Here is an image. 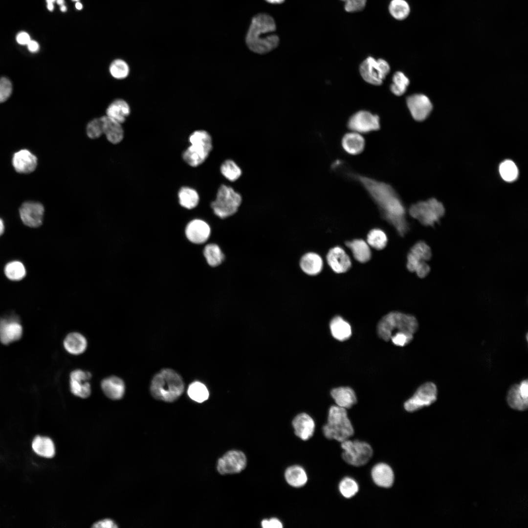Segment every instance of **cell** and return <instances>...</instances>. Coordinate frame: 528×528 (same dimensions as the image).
Listing matches in <instances>:
<instances>
[{"mask_svg":"<svg viewBox=\"0 0 528 528\" xmlns=\"http://www.w3.org/2000/svg\"><path fill=\"white\" fill-rule=\"evenodd\" d=\"M101 385L105 395L110 399H120L124 395L125 385L122 379L118 377H107L102 381Z\"/></svg>","mask_w":528,"mask_h":528,"instance_id":"24","label":"cell"},{"mask_svg":"<svg viewBox=\"0 0 528 528\" xmlns=\"http://www.w3.org/2000/svg\"><path fill=\"white\" fill-rule=\"evenodd\" d=\"M130 69L127 63L123 60L116 59L110 65V72L114 78L122 79L129 75Z\"/></svg>","mask_w":528,"mask_h":528,"instance_id":"45","label":"cell"},{"mask_svg":"<svg viewBox=\"0 0 528 528\" xmlns=\"http://www.w3.org/2000/svg\"><path fill=\"white\" fill-rule=\"evenodd\" d=\"M211 233L209 225L204 221L195 219L190 221L185 228L187 238L196 244L204 243L208 239Z\"/></svg>","mask_w":528,"mask_h":528,"instance_id":"19","label":"cell"},{"mask_svg":"<svg viewBox=\"0 0 528 528\" xmlns=\"http://www.w3.org/2000/svg\"><path fill=\"white\" fill-rule=\"evenodd\" d=\"M507 402L512 409L524 411L528 407V381L525 379L513 385L506 396Z\"/></svg>","mask_w":528,"mask_h":528,"instance_id":"14","label":"cell"},{"mask_svg":"<svg viewBox=\"0 0 528 528\" xmlns=\"http://www.w3.org/2000/svg\"><path fill=\"white\" fill-rule=\"evenodd\" d=\"M341 443L342 459L350 465L356 467L364 465L373 456V449L366 442L348 439Z\"/></svg>","mask_w":528,"mask_h":528,"instance_id":"9","label":"cell"},{"mask_svg":"<svg viewBox=\"0 0 528 528\" xmlns=\"http://www.w3.org/2000/svg\"><path fill=\"white\" fill-rule=\"evenodd\" d=\"M338 489L341 494L346 498H351L358 491L359 487L356 482L350 477L343 478L339 483Z\"/></svg>","mask_w":528,"mask_h":528,"instance_id":"44","label":"cell"},{"mask_svg":"<svg viewBox=\"0 0 528 528\" xmlns=\"http://www.w3.org/2000/svg\"><path fill=\"white\" fill-rule=\"evenodd\" d=\"M189 141L191 145L184 152L182 157L188 164L196 167L205 160L211 151V137L206 131L198 130L191 134Z\"/></svg>","mask_w":528,"mask_h":528,"instance_id":"6","label":"cell"},{"mask_svg":"<svg viewBox=\"0 0 528 528\" xmlns=\"http://www.w3.org/2000/svg\"><path fill=\"white\" fill-rule=\"evenodd\" d=\"M390 71L387 61L382 59L376 60L368 57L360 65L359 72L362 78L367 83L375 85H381Z\"/></svg>","mask_w":528,"mask_h":528,"instance_id":"10","label":"cell"},{"mask_svg":"<svg viewBox=\"0 0 528 528\" xmlns=\"http://www.w3.org/2000/svg\"><path fill=\"white\" fill-rule=\"evenodd\" d=\"M330 395L337 406L346 409L351 408L356 402L355 393L349 387L334 388L330 391Z\"/></svg>","mask_w":528,"mask_h":528,"instance_id":"26","label":"cell"},{"mask_svg":"<svg viewBox=\"0 0 528 528\" xmlns=\"http://www.w3.org/2000/svg\"><path fill=\"white\" fill-rule=\"evenodd\" d=\"M323 260L317 254L308 252L301 258L300 266L302 270L309 275L319 274L323 268Z\"/></svg>","mask_w":528,"mask_h":528,"instance_id":"29","label":"cell"},{"mask_svg":"<svg viewBox=\"0 0 528 528\" xmlns=\"http://www.w3.org/2000/svg\"><path fill=\"white\" fill-rule=\"evenodd\" d=\"M322 432L327 439L340 442L352 437L354 429L346 409L337 405L331 406L329 410L327 423L323 426Z\"/></svg>","mask_w":528,"mask_h":528,"instance_id":"5","label":"cell"},{"mask_svg":"<svg viewBox=\"0 0 528 528\" xmlns=\"http://www.w3.org/2000/svg\"><path fill=\"white\" fill-rule=\"evenodd\" d=\"M416 257L424 261L429 260L432 256L430 247L426 243L420 241L415 243L409 252Z\"/></svg>","mask_w":528,"mask_h":528,"instance_id":"46","label":"cell"},{"mask_svg":"<svg viewBox=\"0 0 528 528\" xmlns=\"http://www.w3.org/2000/svg\"><path fill=\"white\" fill-rule=\"evenodd\" d=\"M187 394L191 399L198 403L205 401L208 398L209 396L206 386L199 381L192 383L189 386Z\"/></svg>","mask_w":528,"mask_h":528,"instance_id":"37","label":"cell"},{"mask_svg":"<svg viewBox=\"0 0 528 528\" xmlns=\"http://www.w3.org/2000/svg\"><path fill=\"white\" fill-rule=\"evenodd\" d=\"M295 435L301 440L306 441L313 435L315 423L313 418L306 413L296 415L292 421Z\"/></svg>","mask_w":528,"mask_h":528,"instance_id":"18","label":"cell"},{"mask_svg":"<svg viewBox=\"0 0 528 528\" xmlns=\"http://www.w3.org/2000/svg\"><path fill=\"white\" fill-rule=\"evenodd\" d=\"M242 197L232 187L222 185L219 188L211 207L215 214L224 219L234 214L242 203Z\"/></svg>","mask_w":528,"mask_h":528,"instance_id":"7","label":"cell"},{"mask_svg":"<svg viewBox=\"0 0 528 528\" xmlns=\"http://www.w3.org/2000/svg\"><path fill=\"white\" fill-rule=\"evenodd\" d=\"M367 241L369 245L377 250H382L386 246L388 239L383 230L375 228L369 232Z\"/></svg>","mask_w":528,"mask_h":528,"instance_id":"40","label":"cell"},{"mask_svg":"<svg viewBox=\"0 0 528 528\" xmlns=\"http://www.w3.org/2000/svg\"><path fill=\"white\" fill-rule=\"evenodd\" d=\"M245 454L239 450H230L220 457L217 462L216 468L222 475L239 473L247 465Z\"/></svg>","mask_w":528,"mask_h":528,"instance_id":"12","label":"cell"},{"mask_svg":"<svg viewBox=\"0 0 528 528\" xmlns=\"http://www.w3.org/2000/svg\"><path fill=\"white\" fill-rule=\"evenodd\" d=\"M72 1L77 2V1H79V0H72Z\"/></svg>","mask_w":528,"mask_h":528,"instance_id":"63","label":"cell"},{"mask_svg":"<svg viewBox=\"0 0 528 528\" xmlns=\"http://www.w3.org/2000/svg\"><path fill=\"white\" fill-rule=\"evenodd\" d=\"M342 146L349 154L356 155L360 154L365 147V140L360 133L352 132L344 135L342 139Z\"/></svg>","mask_w":528,"mask_h":528,"instance_id":"28","label":"cell"},{"mask_svg":"<svg viewBox=\"0 0 528 528\" xmlns=\"http://www.w3.org/2000/svg\"><path fill=\"white\" fill-rule=\"evenodd\" d=\"M32 447L36 454L44 457L51 458L55 454L53 442L47 437H36L32 441Z\"/></svg>","mask_w":528,"mask_h":528,"instance_id":"34","label":"cell"},{"mask_svg":"<svg viewBox=\"0 0 528 528\" xmlns=\"http://www.w3.org/2000/svg\"><path fill=\"white\" fill-rule=\"evenodd\" d=\"M184 384L181 376L171 369H164L153 378L150 392L155 399L171 402L182 394Z\"/></svg>","mask_w":528,"mask_h":528,"instance_id":"3","label":"cell"},{"mask_svg":"<svg viewBox=\"0 0 528 528\" xmlns=\"http://www.w3.org/2000/svg\"><path fill=\"white\" fill-rule=\"evenodd\" d=\"M391 16L397 20L406 19L410 13V7L405 0H392L389 5Z\"/></svg>","mask_w":528,"mask_h":528,"instance_id":"36","label":"cell"},{"mask_svg":"<svg viewBox=\"0 0 528 528\" xmlns=\"http://www.w3.org/2000/svg\"><path fill=\"white\" fill-rule=\"evenodd\" d=\"M93 528H117V526L114 523V522L110 519H105L97 522L93 525Z\"/></svg>","mask_w":528,"mask_h":528,"instance_id":"53","label":"cell"},{"mask_svg":"<svg viewBox=\"0 0 528 528\" xmlns=\"http://www.w3.org/2000/svg\"><path fill=\"white\" fill-rule=\"evenodd\" d=\"M348 128L359 133L377 131L380 128L379 117L366 110H360L353 114L349 119Z\"/></svg>","mask_w":528,"mask_h":528,"instance_id":"13","label":"cell"},{"mask_svg":"<svg viewBox=\"0 0 528 528\" xmlns=\"http://www.w3.org/2000/svg\"><path fill=\"white\" fill-rule=\"evenodd\" d=\"M130 113L128 104L122 99H116L113 101L106 110L107 116L122 124Z\"/></svg>","mask_w":528,"mask_h":528,"instance_id":"31","label":"cell"},{"mask_svg":"<svg viewBox=\"0 0 528 528\" xmlns=\"http://www.w3.org/2000/svg\"><path fill=\"white\" fill-rule=\"evenodd\" d=\"M328 264L337 273L347 271L351 267L350 257L341 247L336 246L330 249L327 255Z\"/></svg>","mask_w":528,"mask_h":528,"instance_id":"21","label":"cell"},{"mask_svg":"<svg viewBox=\"0 0 528 528\" xmlns=\"http://www.w3.org/2000/svg\"><path fill=\"white\" fill-rule=\"evenodd\" d=\"M60 10L63 12H65L67 10V8L65 4L60 6Z\"/></svg>","mask_w":528,"mask_h":528,"instance_id":"60","label":"cell"},{"mask_svg":"<svg viewBox=\"0 0 528 528\" xmlns=\"http://www.w3.org/2000/svg\"><path fill=\"white\" fill-rule=\"evenodd\" d=\"M44 209L39 202H26L20 209V214L22 222L31 227H38L43 223Z\"/></svg>","mask_w":528,"mask_h":528,"instance_id":"16","label":"cell"},{"mask_svg":"<svg viewBox=\"0 0 528 528\" xmlns=\"http://www.w3.org/2000/svg\"><path fill=\"white\" fill-rule=\"evenodd\" d=\"M276 24L270 15L260 13L252 19L246 36V44L252 52L264 54L276 48L279 44L278 36L273 32Z\"/></svg>","mask_w":528,"mask_h":528,"instance_id":"2","label":"cell"},{"mask_svg":"<svg viewBox=\"0 0 528 528\" xmlns=\"http://www.w3.org/2000/svg\"><path fill=\"white\" fill-rule=\"evenodd\" d=\"M284 477L286 483L295 488L303 487L308 481L306 471L299 465H293L288 467L284 472Z\"/></svg>","mask_w":528,"mask_h":528,"instance_id":"27","label":"cell"},{"mask_svg":"<svg viewBox=\"0 0 528 528\" xmlns=\"http://www.w3.org/2000/svg\"><path fill=\"white\" fill-rule=\"evenodd\" d=\"M345 244L352 252L354 259L360 263H364L371 258V251L369 244L361 239L347 241Z\"/></svg>","mask_w":528,"mask_h":528,"instance_id":"32","label":"cell"},{"mask_svg":"<svg viewBox=\"0 0 528 528\" xmlns=\"http://www.w3.org/2000/svg\"><path fill=\"white\" fill-rule=\"evenodd\" d=\"M368 192L385 219L400 236L409 231L406 210L403 202L389 184L359 174H351Z\"/></svg>","mask_w":528,"mask_h":528,"instance_id":"1","label":"cell"},{"mask_svg":"<svg viewBox=\"0 0 528 528\" xmlns=\"http://www.w3.org/2000/svg\"><path fill=\"white\" fill-rule=\"evenodd\" d=\"M56 1L57 2V3L58 5H59L60 6L62 5L65 4V0H56Z\"/></svg>","mask_w":528,"mask_h":528,"instance_id":"61","label":"cell"},{"mask_svg":"<svg viewBox=\"0 0 528 528\" xmlns=\"http://www.w3.org/2000/svg\"><path fill=\"white\" fill-rule=\"evenodd\" d=\"M418 328L416 317L398 311H392L384 316L377 326V332L382 339L388 341L397 332L414 335Z\"/></svg>","mask_w":528,"mask_h":528,"instance_id":"4","label":"cell"},{"mask_svg":"<svg viewBox=\"0 0 528 528\" xmlns=\"http://www.w3.org/2000/svg\"><path fill=\"white\" fill-rule=\"evenodd\" d=\"M330 328L332 336L339 341L346 340L352 335L351 326L340 316H335L331 320Z\"/></svg>","mask_w":528,"mask_h":528,"instance_id":"33","label":"cell"},{"mask_svg":"<svg viewBox=\"0 0 528 528\" xmlns=\"http://www.w3.org/2000/svg\"><path fill=\"white\" fill-rule=\"evenodd\" d=\"M261 526L263 528H282L283 527L282 521L275 517L262 520Z\"/></svg>","mask_w":528,"mask_h":528,"instance_id":"51","label":"cell"},{"mask_svg":"<svg viewBox=\"0 0 528 528\" xmlns=\"http://www.w3.org/2000/svg\"><path fill=\"white\" fill-rule=\"evenodd\" d=\"M12 87L10 80L5 78H0V102L5 101L12 93Z\"/></svg>","mask_w":528,"mask_h":528,"instance_id":"48","label":"cell"},{"mask_svg":"<svg viewBox=\"0 0 528 528\" xmlns=\"http://www.w3.org/2000/svg\"><path fill=\"white\" fill-rule=\"evenodd\" d=\"M413 336L414 335L403 332H397L392 336L390 340L395 345L402 347L411 342Z\"/></svg>","mask_w":528,"mask_h":528,"instance_id":"50","label":"cell"},{"mask_svg":"<svg viewBox=\"0 0 528 528\" xmlns=\"http://www.w3.org/2000/svg\"><path fill=\"white\" fill-rule=\"evenodd\" d=\"M499 172L502 178L507 182L515 180L518 175V170L516 164L510 160H506L500 164Z\"/></svg>","mask_w":528,"mask_h":528,"instance_id":"43","label":"cell"},{"mask_svg":"<svg viewBox=\"0 0 528 528\" xmlns=\"http://www.w3.org/2000/svg\"><path fill=\"white\" fill-rule=\"evenodd\" d=\"M438 389L432 382L424 383L416 390L413 396L404 404V409L413 412L434 403L437 399Z\"/></svg>","mask_w":528,"mask_h":528,"instance_id":"11","label":"cell"},{"mask_svg":"<svg viewBox=\"0 0 528 528\" xmlns=\"http://www.w3.org/2000/svg\"><path fill=\"white\" fill-rule=\"evenodd\" d=\"M345 2V9L348 12L360 11L365 7L367 0H341Z\"/></svg>","mask_w":528,"mask_h":528,"instance_id":"49","label":"cell"},{"mask_svg":"<svg viewBox=\"0 0 528 528\" xmlns=\"http://www.w3.org/2000/svg\"><path fill=\"white\" fill-rule=\"evenodd\" d=\"M178 197L180 204L188 209L196 207L199 202L197 192L190 187H182L178 192Z\"/></svg>","mask_w":528,"mask_h":528,"instance_id":"35","label":"cell"},{"mask_svg":"<svg viewBox=\"0 0 528 528\" xmlns=\"http://www.w3.org/2000/svg\"><path fill=\"white\" fill-rule=\"evenodd\" d=\"M430 267L426 262H422L417 268L415 272L419 278L425 277L430 272Z\"/></svg>","mask_w":528,"mask_h":528,"instance_id":"52","label":"cell"},{"mask_svg":"<svg viewBox=\"0 0 528 528\" xmlns=\"http://www.w3.org/2000/svg\"><path fill=\"white\" fill-rule=\"evenodd\" d=\"M4 273L9 279L12 281H19L24 277L26 270L24 266L21 262L15 261L8 263L5 265Z\"/></svg>","mask_w":528,"mask_h":528,"instance_id":"41","label":"cell"},{"mask_svg":"<svg viewBox=\"0 0 528 528\" xmlns=\"http://www.w3.org/2000/svg\"><path fill=\"white\" fill-rule=\"evenodd\" d=\"M63 343L66 350L73 355L82 353L85 351L87 347L86 338L78 332H71L67 334Z\"/></svg>","mask_w":528,"mask_h":528,"instance_id":"30","label":"cell"},{"mask_svg":"<svg viewBox=\"0 0 528 528\" xmlns=\"http://www.w3.org/2000/svg\"><path fill=\"white\" fill-rule=\"evenodd\" d=\"M91 376L88 372L75 370L70 374V388L71 392L75 396L85 398L89 396L91 393L90 384L87 381Z\"/></svg>","mask_w":528,"mask_h":528,"instance_id":"17","label":"cell"},{"mask_svg":"<svg viewBox=\"0 0 528 528\" xmlns=\"http://www.w3.org/2000/svg\"><path fill=\"white\" fill-rule=\"evenodd\" d=\"M28 49L31 52H36L39 50V44L35 41L30 40L27 44Z\"/></svg>","mask_w":528,"mask_h":528,"instance_id":"55","label":"cell"},{"mask_svg":"<svg viewBox=\"0 0 528 528\" xmlns=\"http://www.w3.org/2000/svg\"><path fill=\"white\" fill-rule=\"evenodd\" d=\"M406 103L412 117L418 121L425 120L432 109L429 99L422 94L409 96L406 98Z\"/></svg>","mask_w":528,"mask_h":528,"instance_id":"15","label":"cell"},{"mask_svg":"<svg viewBox=\"0 0 528 528\" xmlns=\"http://www.w3.org/2000/svg\"><path fill=\"white\" fill-rule=\"evenodd\" d=\"M101 118L103 133L107 140L112 144L120 143L124 137V131L121 124L115 121L107 115Z\"/></svg>","mask_w":528,"mask_h":528,"instance_id":"25","label":"cell"},{"mask_svg":"<svg viewBox=\"0 0 528 528\" xmlns=\"http://www.w3.org/2000/svg\"><path fill=\"white\" fill-rule=\"evenodd\" d=\"M222 175L231 181L237 180L242 175V170L232 160H225L220 167Z\"/></svg>","mask_w":528,"mask_h":528,"instance_id":"42","label":"cell"},{"mask_svg":"<svg viewBox=\"0 0 528 528\" xmlns=\"http://www.w3.org/2000/svg\"><path fill=\"white\" fill-rule=\"evenodd\" d=\"M4 226L3 222L2 220L1 219H0V236H1L3 234V233L4 232Z\"/></svg>","mask_w":528,"mask_h":528,"instance_id":"57","label":"cell"},{"mask_svg":"<svg viewBox=\"0 0 528 528\" xmlns=\"http://www.w3.org/2000/svg\"><path fill=\"white\" fill-rule=\"evenodd\" d=\"M371 475L374 482L381 487H390L394 482V472L392 468L385 463L375 465L372 469Z\"/></svg>","mask_w":528,"mask_h":528,"instance_id":"23","label":"cell"},{"mask_svg":"<svg viewBox=\"0 0 528 528\" xmlns=\"http://www.w3.org/2000/svg\"><path fill=\"white\" fill-rule=\"evenodd\" d=\"M443 204L432 198L419 201L411 206L409 213L413 218L425 226H433L444 214Z\"/></svg>","mask_w":528,"mask_h":528,"instance_id":"8","label":"cell"},{"mask_svg":"<svg viewBox=\"0 0 528 528\" xmlns=\"http://www.w3.org/2000/svg\"><path fill=\"white\" fill-rule=\"evenodd\" d=\"M16 40L20 44L27 45L31 40V39L27 33L25 32H21L17 35Z\"/></svg>","mask_w":528,"mask_h":528,"instance_id":"54","label":"cell"},{"mask_svg":"<svg viewBox=\"0 0 528 528\" xmlns=\"http://www.w3.org/2000/svg\"></svg>","mask_w":528,"mask_h":528,"instance_id":"64","label":"cell"},{"mask_svg":"<svg viewBox=\"0 0 528 528\" xmlns=\"http://www.w3.org/2000/svg\"><path fill=\"white\" fill-rule=\"evenodd\" d=\"M54 6L53 3H47V8L50 11H53V9H54Z\"/></svg>","mask_w":528,"mask_h":528,"instance_id":"59","label":"cell"},{"mask_svg":"<svg viewBox=\"0 0 528 528\" xmlns=\"http://www.w3.org/2000/svg\"><path fill=\"white\" fill-rule=\"evenodd\" d=\"M266 2L271 4H281L285 0H265Z\"/></svg>","mask_w":528,"mask_h":528,"instance_id":"56","label":"cell"},{"mask_svg":"<svg viewBox=\"0 0 528 528\" xmlns=\"http://www.w3.org/2000/svg\"><path fill=\"white\" fill-rule=\"evenodd\" d=\"M22 328L16 319H0V341L5 345L19 340L22 336Z\"/></svg>","mask_w":528,"mask_h":528,"instance_id":"20","label":"cell"},{"mask_svg":"<svg viewBox=\"0 0 528 528\" xmlns=\"http://www.w3.org/2000/svg\"><path fill=\"white\" fill-rule=\"evenodd\" d=\"M86 132L88 136L91 139H96L100 137L103 133L101 118L90 121L87 126Z\"/></svg>","mask_w":528,"mask_h":528,"instance_id":"47","label":"cell"},{"mask_svg":"<svg viewBox=\"0 0 528 528\" xmlns=\"http://www.w3.org/2000/svg\"><path fill=\"white\" fill-rule=\"evenodd\" d=\"M75 7L77 10H81L83 8V5L79 1H77L75 3Z\"/></svg>","mask_w":528,"mask_h":528,"instance_id":"58","label":"cell"},{"mask_svg":"<svg viewBox=\"0 0 528 528\" xmlns=\"http://www.w3.org/2000/svg\"><path fill=\"white\" fill-rule=\"evenodd\" d=\"M392 82L390 88L391 92L396 96L403 94L410 83L408 77L401 71H396L394 74Z\"/></svg>","mask_w":528,"mask_h":528,"instance_id":"39","label":"cell"},{"mask_svg":"<svg viewBox=\"0 0 528 528\" xmlns=\"http://www.w3.org/2000/svg\"><path fill=\"white\" fill-rule=\"evenodd\" d=\"M56 0H46V1L47 2V3H53L55 1H56Z\"/></svg>","mask_w":528,"mask_h":528,"instance_id":"62","label":"cell"},{"mask_svg":"<svg viewBox=\"0 0 528 528\" xmlns=\"http://www.w3.org/2000/svg\"><path fill=\"white\" fill-rule=\"evenodd\" d=\"M13 165L17 172L28 174L35 170L37 165V158L27 150H22L15 153Z\"/></svg>","mask_w":528,"mask_h":528,"instance_id":"22","label":"cell"},{"mask_svg":"<svg viewBox=\"0 0 528 528\" xmlns=\"http://www.w3.org/2000/svg\"><path fill=\"white\" fill-rule=\"evenodd\" d=\"M203 254L207 263L212 266L220 265L224 258L220 247L214 243L206 245L203 250Z\"/></svg>","mask_w":528,"mask_h":528,"instance_id":"38","label":"cell"}]
</instances>
